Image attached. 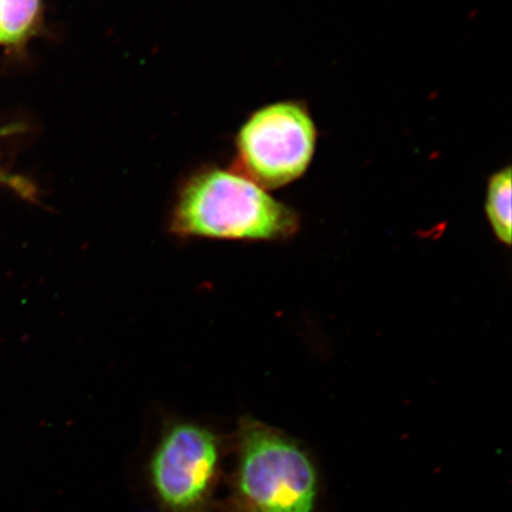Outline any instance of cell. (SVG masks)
<instances>
[{"label": "cell", "instance_id": "1", "mask_svg": "<svg viewBox=\"0 0 512 512\" xmlns=\"http://www.w3.org/2000/svg\"><path fill=\"white\" fill-rule=\"evenodd\" d=\"M172 232L224 240H284L299 217L251 179L220 169L200 172L178 197Z\"/></svg>", "mask_w": 512, "mask_h": 512}, {"label": "cell", "instance_id": "2", "mask_svg": "<svg viewBox=\"0 0 512 512\" xmlns=\"http://www.w3.org/2000/svg\"><path fill=\"white\" fill-rule=\"evenodd\" d=\"M239 495L247 512H313L317 473L296 441L253 419L239 431Z\"/></svg>", "mask_w": 512, "mask_h": 512}, {"label": "cell", "instance_id": "3", "mask_svg": "<svg viewBox=\"0 0 512 512\" xmlns=\"http://www.w3.org/2000/svg\"><path fill=\"white\" fill-rule=\"evenodd\" d=\"M316 138V126L302 107L281 102L262 108L239 134L241 175L262 189L284 187L309 168Z\"/></svg>", "mask_w": 512, "mask_h": 512}, {"label": "cell", "instance_id": "4", "mask_svg": "<svg viewBox=\"0 0 512 512\" xmlns=\"http://www.w3.org/2000/svg\"><path fill=\"white\" fill-rule=\"evenodd\" d=\"M217 463L215 435L201 426L179 424L165 434L153 457V484L168 507L188 511L207 495Z\"/></svg>", "mask_w": 512, "mask_h": 512}, {"label": "cell", "instance_id": "5", "mask_svg": "<svg viewBox=\"0 0 512 512\" xmlns=\"http://www.w3.org/2000/svg\"><path fill=\"white\" fill-rule=\"evenodd\" d=\"M486 215L496 238L511 243V169L505 168L491 177L486 194Z\"/></svg>", "mask_w": 512, "mask_h": 512}, {"label": "cell", "instance_id": "6", "mask_svg": "<svg viewBox=\"0 0 512 512\" xmlns=\"http://www.w3.org/2000/svg\"><path fill=\"white\" fill-rule=\"evenodd\" d=\"M41 0H0V43L14 44L34 27Z\"/></svg>", "mask_w": 512, "mask_h": 512}, {"label": "cell", "instance_id": "7", "mask_svg": "<svg viewBox=\"0 0 512 512\" xmlns=\"http://www.w3.org/2000/svg\"><path fill=\"white\" fill-rule=\"evenodd\" d=\"M0 181L10 184L12 188L21 192L22 195L30 196L32 194V190L29 185L25 184L23 181H17V179L6 178L3 176H0Z\"/></svg>", "mask_w": 512, "mask_h": 512}]
</instances>
